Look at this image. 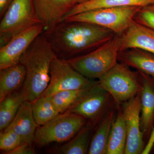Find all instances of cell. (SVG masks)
I'll list each match as a JSON object with an SVG mask.
<instances>
[{"label": "cell", "instance_id": "9a60e30c", "mask_svg": "<svg viewBox=\"0 0 154 154\" xmlns=\"http://www.w3.org/2000/svg\"><path fill=\"white\" fill-rule=\"evenodd\" d=\"M38 126L33 117L32 102L25 101L20 106L15 118L6 129L12 130L19 135L22 139L21 144L32 145L34 142L35 132Z\"/></svg>", "mask_w": 154, "mask_h": 154}, {"label": "cell", "instance_id": "7402d4cb", "mask_svg": "<svg viewBox=\"0 0 154 154\" xmlns=\"http://www.w3.org/2000/svg\"><path fill=\"white\" fill-rule=\"evenodd\" d=\"M25 101L21 91L5 97L0 104V129H6L15 118L20 106Z\"/></svg>", "mask_w": 154, "mask_h": 154}, {"label": "cell", "instance_id": "d6986e66", "mask_svg": "<svg viewBox=\"0 0 154 154\" xmlns=\"http://www.w3.org/2000/svg\"><path fill=\"white\" fill-rule=\"evenodd\" d=\"M152 4H154V0H91L75 5L65 16L63 20L76 14L95 9L128 6L143 7Z\"/></svg>", "mask_w": 154, "mask_h": 154}, {"label": "cell", "instance_id": "52a82bcc", "mask_svg": "<svg viewBox=\"0 0 154 154\" xmlns=\"http://www.w3.org/2000/svg\"><path fill=\"white\" fill-rule=\"evenodd\" d=\"M41 23L32 0H13L1 20L0 48L18 33Z\"/></svg>", "mask_w": 154, "mask_h": 154}, {"label": "cell", "instance_id": "2e32d148", "mask_svg": "<svg viewBox=\"0 0 154 154\" xmlns=\"http://www.w3.org/2000/svg\"><path fill=\"white\" fill-rule=\"evenodd\" d=\"M116 105L96 125L91 138L88 153L106 154L107 142L112 125L117 113Z\"/></svg>", "mask_w": 154, "mask_h": 154}, {"label": "cell", "instance_id": "6da1fadb", "mask_svg": "<svg viewBox=\"0 0 154 154\" xmlns=\"http://www.w3.org/2000/svg\"><path fill=\"white\" fill-rule=\"evenodd\" d=\"M43 33L56 56L66 60L93 51L116 34L99 25L65 20Z\"/></svg>", "mask_w": 154, "mask_h": 154}, {"label": "cell", "instance_id": "d4e9b609", "mask_svg": "<svg viewBox=\"0 0 154 154\" xmlns=\"http://www.w3.org/2000/svg\"><path fill=\"white\" fill-rule=\"evenodd\" d=\"M21 143V137L12 130L5 129L0 134V149L5 154L14 150Z\"/></svg>", "mask_w": 154, "mask_h": 154}, {"label": "cell", "instance_id": "7c38bea8", "mask_svg": "<svg viewBox=\"0 0 154 154\" xmlns=\"http://www.w3.org/2000/svg\"><path fill=\"white\" fill-rule=\"evenodd\" d=\"M37 17L48 30L63 20L65 16L76 5L75 0H32Z\"/></svg>", "mask_w": 154, "mask_h": 154}, {"label": "cell", "instance_id": "7a4b0ae2", "mask_svg": "<svg viewBox=\"0 0 154 154\" xmlns=\"http://www.w3.org/2000/svg\"><path fill=\"white\" fill-rule=\"evenodd\" d=\"M57 57L43 33L38 35L23 53L19 63L25 67V82L20 90L25 101L34 102L49 84L51 62Z\"/></svg>", "mask_w": 154, "mask_h": 154}, {"label": "cell", "instance_id": "44dd1931", "mask_svg": "<svg viewBox=\"0 0 154 154\" xmlns=\"http://www.w3.org/2000/svg\"><path fill=\"white\" fill-rule=\"evenodd\" d=\"M95 125L87 122L81 130L71 139L60 146L57 152L62 154H85L88 153L91 138Z\"/></svg>", "mask_w": 154, "mask_h": 154}, {"label": "cell", "instance_id": "603a6c76", "mask_svg": "<svg viewBox=\"0 0 154 154\" xmlns=\"http://www.w3.org/2000/svg\"><path fill=\"white\" fill-rule=\"evenodd\" d=\"M32 108L34 120L39 126L60 114L53 103L51 96H40L32 102Z\"/></svg>", "mask_w": 154, "mask_h": 154}, {"label": "cell", "instance_id": "4dcf8cb0", "mask_svg": "<svg viewBox=\"0 0 154 154\" xmlns=\"http://www.w3.org/2000/svg\"><path fill=\"white\" fill-rule=\"evenodd\" d=\"M151 153L152 154H154V145L153 146L151 152Z\"/></svg>", "mask_w": 154, "mask_h": 154}, {"label": "cell", "instance_id": "4fadbf2b", "mask_svg": "<svg viewBox=\"0 0 154 154\" xmlns=\"http://www.w3.org/2000/svg\"><path fill=\"white\" fill-rule=\"evenodd\" d=\"M120 36V51L138 48L154 54V29L141 25L133 19Z\"/></svg>", "mask_w": 154, "mask_h": 154}, {"label": "cell", "instance_id": "9c48e42d", "mask_svg": "<svg viewBox=\"0 0 154 154\" xmlns=\"http://www.w3.org/2000/svg\"><path fill=\"white\" fill-rule=\"evenodd\" d=\"M48 85L41 96H51L59 92L87 88L94 80H91L75 69L66 60L57 57L51 65Z\"/></svg>", "mask_w": 154, "mask_h": 154}, {"label": "cell", "instance_id": "277c9868", "mask_svg": "<svg viewBox=\"0 0 154 154\" xmlns=\"http://www.w3.org/2000/svg\"><path fill=\"white\" fill-rule=\"evenodd\" d=\"M100 85L112 96L116 104L122 103L132 99L142 89L139 72L119 62L98 79Z\"/></svg>", "mask_w": 154, "mask_h": 154}, {"label": "cell", "instance_id": "30bf717a", "mask_svg": "<svg viewBox=\"0 0 154 154\" xmlns=\"http://www.w3.org/2000/svg\"><path fill=\"white\" fill-rule=\"evenodd\" d=\"M120 106L127 131L125 154H142L146 144L140 128V92Z\"/></svg>", "mask_w": 154, "mask_h": 154}, {"label": "cell", "instance_id": "f1b7e54d", "mask_svg": "<svg viewBox=\"0 0 154 154\" xmlns=\"http://www.w3.org/2000/svg\"><path fill=\"white\" fill-rule=\"evenodd\" d=\"M13 0H0V17L2 19Z\"/></svg>", "mask_w": 154, "mask_h": 154}, {"label": "cell", "instance_id": "ac0fdd59", "mask_svg": "<svg viewBox=\"0 0 154 154\" xmlns=\"http://www.w3.org/2000/svg\"><path fill=\"white\" fill-rule=\"evenodd\" d=\"M25 78V67L20 63L0 69V102L22 88Z\"/></svg>", "mask_w": 154, "mask_h": 154}, {"label": "cell", "instance_id": "8992f818", "mask_svg": "<svg viewBox=\"0 0 154 154\" xmlns=\"http://www.w3.org/2000/svg\"><path fill=\"white\" fill-rule=\"evenodd\" d=\"M141 8L128 6L95 9L76 14L63 20L91 23L121 35L128 28Z\"/></svg>", "mask_w": 154, "mask_h": 154}, {"label": "cell", "instance_id": "8fae6325", "mask_svg": "<svg viewBox=\"0 0 154 154\" xmlns=\"http://www.w3.org/2000/svg\"><path fill=\"white\" fill-rule=\"evenodd\" d=\"M44 30L42 23L34 25L17 34L8 43L0 48V69L19 63L23 53Z\"/></svg>", "mask_w": 154, "mask_h": 154}, {"label": "cell", "instance_id": "ffe728a7", "mask_svg": "<svg viewBox=\"0 0 154 154\" xmlns=\"http://www.w3.org/2000/svg\"><path fill=\"white\" fill-rule=\"evenodd\" d=\"M126 142L125 122L121 106L118 105L107 142L106 154H125Z\"/></svg>", "mask_w": 154, "mask_h": 154}, {"label": "cell", "instance_id": "83f0119b", "mask_svg": "<svg viewBox=\"0 0 154 154\" xmlns=\"http://www.w3.org/2000/svg\"><path fill=\"white\" fill-rule=\"evenodd\" d=\"M154 145V125L153 128L149 138L146 144L145 147L144 149L142 154H148L151 153L152 149Z\"/></svg>", "mask_w": 154, "mask_h": 154}, {"label": "cell", "instance_id": "5b68a950", "mask_svg": "<svg viewBox=\"0 0 154 154\" xmlns=\"http://www.w3.org/2000/svg\"><path fill=\"white\" fill-rule=\"evenodd\" d=\"M88 122V119L76 113H60L45 124L37 128L34 142L38 147L41 148L53 143L67 142Z\"/></svg>", "mask_w": 154, "mask_h": 154}, {"label": "cell", "instance_id": "484cf974", "mask_svg": "<svg viewBox=\"0 0 154 154\" xmlns=\"http://www.w3.org/2000/svg\"><path fill=\"white\" fill-rule=\"evenodd\" d=\"M134 20L154 30V4L141 7Z\"/></svg>", "mask_w": 154, "mask_h": 154}, {"label": "cell", "instance_id": "4316f807", "mask_svg": "<svg viewBox=\"0 0 154 154\" xmlns=\"http://www.w3.org/2000/svg\"><path fill=\"white\" fill-rule=\"evenodd\" d=\"M32 145L27 143L20 145L16 149L6 154H34V149Z\"/></svg>", "mask_w": 154, "mask_h": 154}, {"label": "cell", "instance_id": "f546056e", "mask_svg": "<svg viewBox=\"0 0 154 154\" xmlns=\"http://www.w3.org/2000/svg\"><path fill=\"white\" fill-rule=\"evenodd\" d=\"M75 1L76 2L77 4H79L91 1V0H75Z\"/></svg>", "mask_w": 154, "mask_h": 154}, {"label": "cell", "instance_id": "ba28073f", "mask_svg": "<svg viewBox=\"0 0 154 154\" xmlns=\"http://www.w3.org/2000/svg\"><path fill=\"white\" fill-rule=\"evenodd\" d=\"M116 104L110 94L94 81L66 113H76L96 126Z\"/></svg>", "mask_w": 154, "mask_h": 154}, {"label": "cell", "instance_id": "e0dca14e", "mask_svg": "<svg viewBox=\"0 0 154 154\" xmlns=\"http://www.w3.org/2000/svg\"><path fill=\"white\" fill-rule=\"evenodd\" d=\"M119 62L154 78V54L138 48L120 51Z\"/></svg>", "mask_w": 154, "mask_h": 154}, {"label": "cell", "instance_id": "3957f363", "mask_svg": "<svg viewBox=\"0 0 154 154\" xmlns=\"http://www.w3.org/2000/svg\"><path fill=\"white\" fill-rule=\"evenodd\" d=\"M121 48L120 35L84 55L68 60L77 72L91 80L99 79L118 63Z\"/></svg>", "mask_w": 154, "mask_h": 154}, {"label": "cell", "instance_id": "cb8c5ba5", "mask_svg": "<svg viewBox=\"0 0 154 154\" xmlns=\"http://www.w3.org/2000/svg\"><path fill=\"white\" fill-rule=\"evenodd\" d=\"M88 87L79 90H67L59 92L51 96L53 103L60 113H66L75 105Z\"/></svg>", "mask_w": 154, "mask_h": 154}, {"label": "cell", "instance_id": "5bb4252c", "mask_svg": "<svg viewBox=\"0 0 154 154\" xmlns=\"http://www.w3.org/2000/svg\"><path fill=\"white\" fill-rule=\"evenodd\" d=\"M138 72L142 82L140 92V128L146 144L154 125V78Z\"/></svg>", "mask_w": 154, "mask_h": 154}]
</instances>
